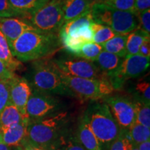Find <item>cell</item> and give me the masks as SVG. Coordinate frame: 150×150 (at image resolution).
Wrapping results in <instances>:
<instances>
[{
    "instance_id": "6da1fadb",
    "label": "cell",
    "mask_w": 150,
    "mask_h": 150,
    "mask_svg": "<svg viewBox=\"0 0 150 150\" xmlns=\"http://www.w3.org/2000/svg\"><path fill=\"white\" fill-rule=\"evenodd\" d=\"M61 46L59 33H45L37 29L26 31L9 45L13 56L22 63L47 57Z\"/></svg>"
},
{
    "instance_id": "7a4b0ae2",
    "label": "cell",
    "mask_w": 150,
    "mask_h": 150,
    "mask_svg": "<svg viewBox=\"0 0 150 150\" xmlns=\"http://www.w3.org/2000/svg\"><path fill=\"white\" fill-rule=\"evenodd\" d=\"M67 122V111H59L42 119L29 120L26 138L44 149L49 148L66 130Z\"/></svg>"
},
{
    "instance_id": "3957f363",
    "label": "cell",
    "mask_w": 150,
    "mask_h": 150,
    "mask_svg": "<svg viewBox=\"0 0 150 150\" xmlns=\"http://www.w3.org/2000/svg\"><path fill=\"white\" fill-rule=\"evenodd\" d=\"M84 114L103 150H107L121 131L108 105L104 102L93 101Z\"/></svg>"
},
{
    "instance_id": "277c9868",
    "label": "cell",
    "mask_w": 150,
    "mask_h": 150,
    "mask_svg": "<svg viewBox=\"0 0 150 150\" xmlns=\"http://www.w3.org/2000/svg\"><path fill=\"white\" fill-rule=\"evenodd\" d=\"M29 82L31 88L42 93L74 97L72 92L63 83L61 72L52 60L40 59L33 62L31 81Z\"/></svg>"
},
{
    "instance_id": "5b68a950",
    "label": "cell",
    "mask_w": 150,
    "mask_h": 150,
    "mask_svg": "<svg viewBox=\"0 0 150 150\" xmlns=\"http://www.w3.org/2000/svg\"><path fill=\"white\" fill-rule=\"evenodd\" d=\"M94 22L91 10L77 18L65 22L59 31V37L63 47L75 56L84 45L93 42L91 24Z\"/></svg>"
},
{
    "instance_id": "8992f818",
    "label": "cell",
    "mask_w": 150,
    "mask_h": 150,
    "mask_svg": "<svg viewBox=\"0 0 150 150\" xmlns=\"http://www.w3.org/2000/svg\"><path fill=\"white\" fill-rule=\"evenodd\" d=\"M91 13L94 22L107 26L117 34H129L139 25L138 15L135 13L117 10L102 3L94 4Z\"/></svg>"
},
{
    "instance_id": "52a82bcc",
    "label": "cell",
    "mask_w": 150,
    "mask_h": 150,
    "mask_svg": "<svg viewBox=\"0 0 150 150\" xmlns=\"http://www.w3.org/2000/svg\"><path fill=\"white\" fill-rule=\"evenodd\" d=\"M63 83L81 100L97 101L110 96L114 91L108 79H92L72 77L62 74Z\"/></svg>"
},
{
    "instance_id": "ba28073f",
    "label": "cell",
    "mask_w": 150,
    "mask_h": 150,
    "mask_svg": "<svg viewBox=\"0 0 150 150\" xmlns=\"http://www.w3.org/2000/svg\"><path fill=\"white\" fill-rule=\"evenodd\" d=\"M63 3V0H50L30 17L31 25L42 32L58 33L65 23Z\"/></svg>"
},
{
    "instance_id": "9c48e42d",
    "label": "cell",
    "mask_w": 150,
    "mask_h": 150,
    "mask_svg": "<svg viewBox=\"0 0 150 150\" xmlns=\"http://www.w3.org/2000/svg\"><path fill=\"white\" fill-rule=\"evenodd\" d=\"M57 70L62 74L72 77L92 79H108L94 62L62 56L52 60Z\"/></svg>"
},
{
    "instance_id": "30bf717a",
    "label": "cell",
    "mask_w": 150,
    "mask_h": 150,
    "mask_svg": "<svg viewBox=\"0 0 150 150\" xmlns=\"http://www.w3.org/2000/svg\"><path fill=\"white\" fill-rule=\"evenodd\" d=\"M149 63L150 57L138 54L127 56L118 70L108 78L114 91L122 88L129 79L141 76L149 68Z\"/></svg>"
},
{
    "instance_id": "8fae6325",
    "label": "cell",
    "mask_w": 150,
    "mask_h": 150,
    "mask_svg": "<svg viewBox=\"0 0 150 150\" xmlns=\"http://www.w3.org/2000/svg\"><path fill=\"white\" fill-rule=\"evenodd\" d=\"M62 104L60 100L52 95L31 88L26 107L29 120H39L61 111Z\"/></svg>"
},
{
    "instance_id": "7c38bea8",
    "label": "cell",
    "mask_w": 150,
    "mask_h": 150,
    "mask_svg": "<svg viewBox=\"0 0 150 150\" xmlns=\"http://www.w3.org/2000/svg\"><path fill=\"white\" fill-rule=\"evenodd\" d=\"M103 102L108 105L114 119L121 129L127 130L136 122L134 102L129 97L110 95L103 99Z\"/></svg>"
},
{
    "instance_id": "4fadbf2b",
    "label": "cell",
    "mask_w": 150,
    "mask_h": 150,
    "mask_svg": "<svg viewBox=\"0 0 150 150\" xmlns=\"http://www.w3.org/2000/svg\"><path fill=\"white\" fill-rule=\"evenodd\" d=\"M31 93V85L26 78L20 77L16 75L10 80V102L26 118H29L27 115L26 107Z\"/></svg>"
},
{
    "instance_id": "5bb4252c",
    "label": "cell",
    "mask_w": 150,
    "mask_h": 150,
    "mask_svg": "<svg viewBox=\"0 0 150 150\" xmlns=\"http://www.w3.org/2000/svg\"><path fill=\"white\" fill-rule=\"evenodd\" d=\"M35 29L31 24L19 18H0V31L4 35L8 45L24 32Z\"/></svg>"
},
{
    "instance_id": "9a60e30c",
    "label": "cell",
    "mask_w": 150,
    "mask_h": 150,
    "mask_svg": "<svg viewBox=\"0 0 150 150\" xmlns=\"http://www.w3.org/2000/svg\"><path fill=\"white\" fill-rule=\"evenodd\" d=\"M76 137L86 150H103L100 142L91 129L85 114L80 119Z\"/></svg>"
},
{
    "instance_id": "2e32d148",
    "label": "cell",
    "mask_w": 150,
    "mask_h": 150,
    "mask_svg": "<svg viewBox=\"0 0 150 150\" xmlns=\"http://www.w3.org/2000/svg\"><path fill=\"white\" fill-rule=\"evenodd\" d=\"M29 119H24L21 122L1 131L2 143L11 147L20 145L27 137V129Z\"/></svg>"
},
{
    "instance_id": "e0dca14e",
    "label": "cell",
    "mask_w": 150,
    "mask_h": 150,
    "mask_svg": "<svg viewBox=\"0 0 150 150\" xmlns=\"http://www.w3.org/2000/svg\"><path fill=\"white\" fill-rule=\"evenodd\" d=\"M124 59V58L103 50L94 63L108 79L118 70Z\"/></svg>"
},
{
    "instance_id": "ac0fdd59",
    "label": "cell",
    "mask_w": 150,
    "mask_h": 150,
    "mask_svg": "<svg viewBox=\"0 0 150 150\" xmlns=\"http://www.w3.org/2000/svg\"><path fill=\"white\" fill-rule=\"evenodd\" d=\"M92 6L87 0H63V11L65 22L91 11Z\"/></svg>"
},
{
    "instance_id": "d6986e66",
    "label": "cell",
    "mask_w": 150,
    "mask_h": 150,
    "mask_svg": "<svg viewBox=\"0 0 150 150\" xmlns=\"http://www.w3.org/2000/svg\"><path fill=\"white\" fill-rule=\"evenodd\" d=\"M50 0H8L11 6L23 18L29 19L35 11Z\"/></svg>"
},
{
    "instance_id": "ffe728a7",
    "label": "cell",
    "mask_w": 150,
    "mask_h": 150,
    "mask_svg": "<svg viewBox=\"0 0 150 150\" xmlns=\"http://www.w3.org/2000/svg\"><path fill=\"white\" fill-rule=\"evenodd\" d=\"M24 119L29 118L24 117L18 108L9 102L2 111L0 112V131H2L10 128L17 124L21 122Z\"/></svg>"
},
{
    "instance_id": "44dd1931",
    "label": "cell",
    "mask_w": 150,
    "mask_h": 150,
    "mask_svg": "<svg viewBox=\"0 0 150 150\" xmlns=\"http://www.w3.org/2000/svg\"><path fill=\"white\" fill-rule=\"evenodd\" d=\"M0 61L12 72L19 70L23 67L22 62L13 56L6 39L0 31Z\"/></svg>"
},
{
    "instance_id": "7402d4cb",
    "label": "cell",
    "mask_w": 150,
    "mask_h": 150,
    "mask_svg": "<svg viewBox=\"0 0 150 150\" xmlns=\"http://www.w3.org/2000/svg\"><path fill=\"white\" fill-rule=\"evenodd\" d=\"M49 148L53 150H86L78 140L76 135L70 134L67 130Z\"/></svg>"
},
{
    "instance_id": "603a6c76",
    "label": "cell",
    "mask_w": 150,
    "mask_h": 150,
    "mask_svg": "<svg viewBox=\"0 0 150 150\" xmlns=\"http://www.w3.org/2000/svg\"><path fill=\"white\" fill-rule=\"evenodd\" d=\"M129 34L116 35L102 45L103 50L125 59L127 56V40Z\"/></svg>"
},
{
    "instance_id": "cb8c5ba5",
    "label": "cell",
    "mask_w": 150,
    "mask_h": 150,
    "mask_svg": "<svg viewBox=\"0 0 150 150\" xmlns=\"http://www.w3.org/2000/svg\"><path fill=\"white\" fill-rule=\"evenodd\" d=\"M146 40H150L149 33L141 29H137L129 33L127 40V56L138 54L140 47Z\"/></svg>"
},
{
    "instance_id": "d4e9b609",
    "label": "cell",
    "mask_w": 150,
    "mask_h": 150,
    "mask_svg": "<svg viewBox=\"0 0 150 150\" xmlns=\"http://www.w3.org/2000/svg\"><path fill=\"white\" fill-rule=\"evenodd\" d=\"M91 27L93 32V42L100 45H103L104 43L117 35V33L110 27L95 22H93L91 24Z\"/></svg>"
},
{
    "instance_id": "484cf974",
    "label": "cell",
    "mask_w": 150,
    "mask_h": 150,
    "mask_svg": "<svg viewBox=\"0 0 150 150\" xmlns=\"http://www.w3.org/2000/svg\"><path fill=\"white\" fill-rule=\"evenodd\" d=\"M133 145H137L142 142L150 140V129L135 122L127 129Z\"/></svg>"
},
{
    "instance_id": "4316f807",
    "label": "cell",
    "mask_w": 150,
    "mask_h": 150,
    "mask_svg": "<svg viewBox=\"0 0 150 150\" xmlns=\"http://www.w3.org/2000/svg\"><path fill=\"white\" fill-rule=\"evenodd\" d=\"M103 51V47L100 45L95 42L86 43L82 47L80 51L75 56V57L86 60L91 62H95L99 54Z\"/></svg>"
},
{
    "instance_id": "83f0119b",
    "label": "cell",
    "mask_w": 150,
    "mask_h": 150,
    "mask_svg": "<svg viewBox=\"0 0 150 150\" xmlns=\"http://www.w3.org/2000/svg\"><path fill=\"white\" fill-rule=\"evenodd\" d=\"M134 104L136 122L150 129V105L133 100Z\"/></svg>"
},
{
    "instance_id": "f1b7e54d",
    "label": "cell",
    "mask_w": 150,
    "mask_h": 150,
    "mask_svg": "<svg viewBox=\"0 0 150 150\" xmlns=\"http://www.w3.org/2000/svg\"><path fill=\"white\" fill-rule=\"evenodd\" d=\"M134 100L150 105V84L147 81L138 82L134 86Z\"/></svg>"
},
{
    "instance_id": "f546056e",
    "label": "cell",
    "mask_w": 150,
    "mask_h": 150,
    "mask_svg": "<svg viewBox=\"0 0 150 150\" xmlns=\"http://www.w3.org/2000/svg\"><path fill=\"white\" fill-rule=\"evenodd\" d=\"M132 145L128 131L121 129L120 134L110 144L107 150H131Z\"/></svg>"
},
{
    "instance_id": "4dcf8cb0",
    "label": "cell",
    "mask_w": 150,
    "mask_h": 150,
    "mask_svg": "<svg viewBox=\"0 0 150 150\" xmlns=\"http://www.w3.org/2000/svg\"><path fill=\"white\" fill-rule=\"evenodd\" d=\"M102 4H104L112 8L117 9V10L131 11V12L135 13V0H104Z\"/></svg>"
},
{
    "instance_id": "1f68e13d",
    "label": "cell",
    "mask_w": 150,
    "mask_h": 150,
    "mask_svg": "<svg viewBox=\"0 0 150 150\" xmlns=\"http://www.w3.org/2000/svg\"><path fill=\"white\" fill-rule=\"evenodd\" d=\"M10 102V80L0 79V112Z\"/></svg>"
},
{
    "instance_id": "d6a6232c",
    "label": "cell",
    "mask_w": 150,
    "mask_h": 150,
    "mask_svg": "<svg viewBox=\"0 0 150 150\" xmlns=\"http://www.w3.org/2000/svg\"><path fill=\"white\" fill-rule=\"evenodd\" d=\"M21 17L11 6L8 0H0V18Z\"/></svg>"
},
{
    "instance_id": "836d02e7",
    "label": "cell",
    "mask_w": 150,
    "mask_h": 150,
    "mask_svg": "<svg viewBox=\"0 0 150 150\" xmlns=\"http://www.w3.org/2000/svg\"><path fill=\"white\" fill-rule=\"evenodd\" d=\"M139 25L138 29H140L146 33H150V10L144 11L138 15Z\"/></svg>"
},
{
    "instance_id": "e575fe53",
    "label": "cell",
    "mask_w": 150,
    "mask_h": 150,
    "mask_svg": "<svg viewBox=\"0 0 150 150\" xmlns=\"http://www.w3.org/2000/svg\"><path fill=\"white\" fill-rule=\"evenodd\" d=\"M16 76L13 72L7 68V67L0 61V79L8 81L12 79Z\"/></svg>"
},
{
    "instance_id": "d590c367",
    "label": "cell",
    "mask_w": 150,
    "mask_h": 150,
    "mask_svg": "<svg viewBox=\"0 0 150 150\" xmlns=\"http://www.w3.org/2000/svg\"><path fill=\"white\" fill-rule=\"evenodd\" d=\"M150 0H135L134 11L137 15L149 9Z\"/></svg>"
},
{
    "instance_id": "8d00e7d4",
    "label": "cell",
    "mask_w": 150,
    "mask_h": 150,
    "mask_svg": "<svg viewBox=\"0 0 150 150\" xmlns=\"http://www.w3.org/2000/svg\"><path fill=\"white\" fill-rule=\"evenodd\" d=\"M20 146L22 147V150H45L44 148L29 141L27 138H25L22 140L21 144H20Z\"/></svg>"
},
{
    "instance_id": "74e56055",
    "label": "cell",
    "mask_w": 150,
    "mask_h": 150,
    "mask_svg": "<svg viewBox=\"0 0 150 150\" xmlns=\"http://www.w3.org/2000/svg\"><path fill=\"white\" fill-rule=\"evenodd\" d=\"M138 55L150 57V40H146L140 47Z\"/></svg>"
},
{
    "instance_id": "f35d334b",
    "label": "cell",
    "mask_w": 150,
    "mask_h": 150,
    "mask_svg": "<svg viewBox=\"0 0 150 150\" xmlns=\"http://www.w3.org/2000/svg\"><path fill=\"white\" fill-rule=\"evenodd\" d=\"M138 150H150V140L142 142L136 145Z\"/></svg>"
},
{
    "instance_id": "ab89813d",
    "label": "cell",
    "mask_w": 150,
    "mask_h": 150,
    "mask_svg": "<svg viewBox=\"0 0 150 150\" xmlns=\"http://www.w3.org/2000/svg\"><path fill=\"white\" fill-rule=\"evenodd\" d=\"M88 2L91 4L92 6L94 4H102L104 1V0H87Z\"/></svg>"
},
{
    "instance_id": "60d3db41",
    "label": "cell",
    "mask_w": 150,
    "mask_h": 150,
    "mask_svg": "<svg viewBox=\"0 0 150 150\" xmlns=\"http://www.w3.org/2000/svg\"><path fill=\"white\" fill-rule=\"evenodd\" d=\"M0 150H13V148L4 145V144H0Z\"/></svg>"
},
{
    "instance_id": "b9f144b4",
    "label": "cell",
    "mask_w": 150,
    "mask_h": 150,
    "mask_svg": "<svg viewBox=\"0 0 150 150\" xmlns=\"http://www.w3.org/2000/svg\"><path fill=\"white\" fill-rule=\"evenodd\" d=\"M12 148H13V150H22V148L20 145L16 146V147H13Z\"/></svg>"
},
{
    "instance_id": "7bdbcfd3",
    "label": "cell",
    "mask_w": 150,
    "mask_h": 150,
    "mask_svg": "<svg viewBox=\"0 0 150 150\" xmlns=\"http://www.w3.org/2000/svg\"><path fill=\"white\" fill-rule=\"evenodd\" d=\"M131 150H138V147H136V145H132V147H131Z\"/></svg>"
},
{
    "instance_id": "ee69618b",
    "label": "cell",
    "mask_w": 150,
    "mask_h": 150,
    "mask_svg": "<svg viewBox=\"0 0 150 150\" xmlns=\"http://www.w3.org/2000/svg\"><path fill=\"white\" fill-rule=\"evenodd\" d=\"M2 143V134H1V131H0V144Z\"/></svg>"
},
{
    "instance_id": "f6af8a7d",
    "label": "cell",
    "mask_w": 150,
    "mask_h": 150,
    "mask_svg": "<svg viewBox=\"0 0 150 150\" xmlns=\"http://www.w3.org/2000/svg\"><path fill=\"white\" fill-rule=\"evenodd\" d=\"M45 150H53V149H52L51 148H46V149H45Z\"/></svg>"
}]
</instances>
